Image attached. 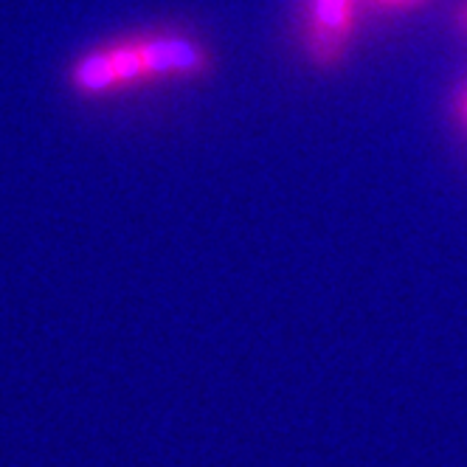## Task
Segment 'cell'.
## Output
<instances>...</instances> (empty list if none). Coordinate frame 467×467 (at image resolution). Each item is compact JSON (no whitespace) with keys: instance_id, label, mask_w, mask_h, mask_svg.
I'll use <instances>...</instances> for the list:
<instances>
[{"instance_id":"1","label":"cell","mask_w":467,"mask_h":467,"mask_svg":"<svg viewBox=\"0 0 467 467\" xmlns=\"http://www.w3.org/2000/svg\"><path fill=\"white\" fill-rule=\"evenodd\" d=\"M318 20L327 28H344L347 20V0H318Z\"/></svg>"}]
</instances>
